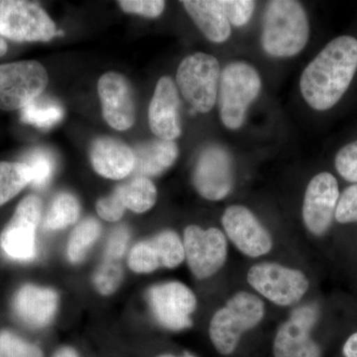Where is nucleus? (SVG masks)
<instances>
[{
    "mask_svg": "<svg viewBox=\"0 0 357 357\" xmlns=\"http://www.w3.org/2000/svg\"><path fill=\"white\" fill-rule=\"evenodd\" d=\"M356 70L357 40L351 36L333 39L303 72V98L312 109H332L351 86Z\"/></svg>",
    "mask_w": 357,
    "mask_h": 357,
    "instance_id": "f257e3e1",
    "label": "nucleus"
},
{
    "mask_svg": "<svg viewBox=\"0 0 357 357\" xmlns=\"http://www.w3.org/2000/svg\"><path fill=\"white\" fill-rule=\"evenodd\" d=\"M310 35L306 10L299 1L273 0L263 18L261 44L268 55L293 57L304 50Z\"/></svg>",
    "mask_w": 357,
    "mask_h": 357,
    "instance_id": "f03ea898",
    "label": "nucleus"
},
{
    "mask_svg": "<svg viewBox=\"0 0 357 357\" xmlns=\"http://www.w3.org/2000/svg\"><path fill=\"white\" fill-rule=\"evenodd\" d=\"M265 316V304L255 294L241 291L213 314L208 333L222 356L234 354L244 333L256 328Z\"/></svg>",
    "mask_w": 357,
    "mask_h": 357,
    "instance_id": "7ed1b4c3",
    "label": "nucleus"
},
{
    "mask_svg": "<svg viewBox=\"0 0 357 357\" xmlns=\"http://www.w3.org/2000/svg\"><path fill=\"white\" fill-rule=\"evenodd\" d=\"M261 77L245 62H232L220 74L218 100L223 126L236 130L243 126L249 107L261 91Z\"/></svg>",
    "mask_w": 357,
    "mask_h": 357,
    "instance_id": "20e7f679",
    "label": "nucleus"
},
{
    "mask_svg": "<svg viewBox=\"0 0 357 357\" xmlns=\"http://www.w3.org/2000/svg\"><path fill=\"white\" fill-rule=\"evenodd\" d=\"M220 66L208 54H192L181 62L177 70V88L192 109L201 114L211 112L218 100Z\"/></svg>",
    "mask_w": 357,
    "mask_h": 357,
    "instance_id": "39448f33",
    "label": "nucleus"
},
{
    "mask_svg": "<svg viewBox=\"0 0 357 357\" xmlns=\"http://www.w3.org/2000/svg\"><path fill=\"white\" fill-rule=\"evenodd\" d=\"M249 285L277 306L298 304L310 287L304 272L275 262H260L248 270Z\"/></svg>",
    "mask_w": 357,
    "mask_h": 357,
    "instance_id": "423d86ee",
    "label": "nucleus"
},
{
    "mask_svg": "<svg viewBox=\"0 0 357 357\" xmlns=\"http://www.w3.org/2000/svg\"><path fill=\"white\" fill-rule=\"evenodd\" d=\"M0 35L16 42H47L57 35V29L38 4L0 0Z\"/></svg>",
    "mask_w": 357,
    "mask_h": 357,
    "instance_id": "0eeeda50",
    "label": "nucleus"
},
{
    "mask_svg": "<svg viewBox=\"0 0 357 357\" xmlns=\"http://www.w3.org/2000/svg\"><path fill=\"white\" fill-rule=\"evenodd\" d=\"M48 74L37 61L0 65V109H22L42 95Z\"/></svg>",
    "mask_w": 357,
    "mask_h": 357,
    "instance_id": "6e6552de",
    "label": "nucleus"
},
{
    "mask_svg": "<svg viewBox=\"0 0 357 357\" xmlns=\"http://www.w3.org/2000/svg\"><path fill=\"white\" fill-rule=\"evenodd\" d=\"M183 246L190 270L201 280L217 274L229 255L227 236L217 227L203 229L190 225L185 229Z\"/></svg>",
    "mask_w": 357,
    "mask_h": 357,
    "instance_id": "1a4fd4ad",
    "label": "nucleus"
},
{
    "mask_svg": "<svg viewBox=\"0 0 357 357\" xmlns=\"http://www.w3.org/2000/svg\"><path fill=\"white\" fill-rule=\"evenodd\" d=\"M319 316L314 303L295 307L275 335L274 357H321V347L312 337Z\"/></svg>",
    "mask_w": 357,
    "mask_h": 357,
    "instance_id": "9d476101",
    "label": "nucleus"
},
{
    "mask_svg": "<svg viewBox=\"0 0 357 357\" xmlns=\"http://www.w3.org/2000/svg\"><path fill=\"white\" fill-rule=\"evenodd\" d=\"M42 215L41 199L34 195L23 199L0 234V246L8 257L29 261L37 255L36 229Z\"/></svg>",
    "mask_w": 357,
    "mask_h": 357,
    "instance_id": "9b49d317",
    "label": "nucleus"
},
{
    "mask_svg": "<svg viewBox=\"0 0 357 357\" xmlns=\"http://www.w3.org/2000/svg\"><path fill=\"white\" fill-rule=\"evenodd\" d=\"M148 303L160 325L171 331L192 326L191 314L197 307V297L180 282L159 284L148 291Z\"/></svg>",
    "mask_w": 357,
    "mask_h": 357,
    "instance_id": "f8f14e48",
    "label": "nucleus"
},
{
    "mask_svg": "<svg viewBox=\"0 0 357 357\" xmlns=\"http://www.w3.org/2000/svg\"><path fill=\"white\" fill-rule=\"evenodd\" d=\"M222 225L225 236L248 257H262L273 248L271 234L246 206H229L223 213Z\"/></svg>",
    "mask_w": 357,
    "mask_h": 357,
    "instance_id": "ddd939ff",
    "label": "nucleus"
},
{
    "mask_svg": "<svg viewBox=\"0 0 357 357\" xmlns=\"http://www.w3.org/2000/svg\"><path fill=\"white\" fill-rule=\"evenodd\" d=\"M192 182L199 194L211 202L222 201L234 189L231 157L225 148L211 145L199 154Z\"/></svg>",
    "mask_w": 357,
    "mask_h": 357,
    "instance_id": "4468645a",
    "label": "nucleus"
},
{
    "mask_svg": "<svg viewBox=\"0 0 357 357\" xmlns=\"http://www.w3.org/2000/svg\"><path fill=\"white\" fill-rule=\"evenodd\" d=\"M340 189L335 176L321 172L310 181L304 202L302 215L305 227L316 236H321L328 232L335 218Z\"/></svg>",
    "mask_w": 357,
    "mask_h": 357,
    "instance_id": "2eb2a0df",
    "label": "nucleus"
},
{
    "mask_svg": "<svg viewBox=\"0 0 357 357\" xmlns=\"http://www.w3.org/2000/svg\"><path fill=\"white\" fill-rule=\"evenodd\" d=\"M185 260L184 246L172 230H164L136 244L128 256V265L136 273H151L160 268L178 267Z\"/></svg>",
    "mask_w": 357,
    "mask_h": 357,
    "instance_id": "dca6fc26",
    "label": "nucleus"
},
{
    "mask_svg": "<svg viewBox=\"0 0 357 357\" xmlns=\"http://www.w3.org/2000/svg\"><path fill=\"white\" fill-rule=\"evenodd\" d=\"M98 95L105 121L116 130H128L135 121L132 89L117 73H107L98 81Z\"/></svg>",
    "mask_w": 357,
    "mask_h": 357,
    "instance_id": "f3484780",
    "label": "nucleus"
},
{
    "mask_svg": "<svg viewBox=\"0 0 357 357\" xmlns=\"http://www.w3.org/2000/svg\"><path fill=\"white\" fill-rule=\"evenodd\" d=\"M180 96L170 77H162L155 88L149 105L148 119L152 132L159 139L174 141L180 137Z\"/></svg>",
    "mask_w": 357,
    "mask_h": 357,
    "instance_id": "a211bd4d",
    "label": "nucleus"
},
{
    "mask_svg": "<svg viewBox=\"0 0 357 357\" xmlns=\"http://www.w3.org/2000/svg\"><path fill=\"white\" fill-rule=\"evenodd\" d=\"M57 306V293L49 288L27 284L14 296L13 310L16 317L33 328L48 325L54 318Z\"/></svg>",
    "mask_w": 357,
    "mask_h": 357,
    "instance_id": "6ab92c4d",
    "label": "nucleus"
},
{
    "mask_svg": "<svg viewBox=\"0 0 357 357\" xmlns=\"http://www.w3.org/2000/svg\"><path fill=\"white\" fill-rule=\"evenodd\" d=\"M91 161L96 172L112 180L128 177L135 167L134 151L126 143L110 137L93 141Z\"/></svg>",
    "mask_w": 357,
    "mask_h": 357,
    "instance_id": "aec40b11",
    "label": "nucleus"
},
{
    "mask_svg": "<svg viewBox=\"0 0 357 357\" xmlns=\"http://www.w3.org/2000/svg\"><path fill=\"white\" fill-rule=\"evenodd\" d=\"M182 4L211 42L220 44L229 38L231 28L223 10L222 0H184Z\"/></svg>",
    "mask_w": 357,
    "mask_h": 357,
    "instance_id": "412c9836",
    "label": "nucleus"
},
{
    "mask_svg": "<svg viewBox=\"0 0 357 357\" xmlns=\"http://www.w3.org/2000/svg\"><path fill=\"white\" fill-rule=\"evenodd\" d=\"M178 155V146L174 141L157 139L143 143L134 152V171L140 177L161 175L174 165Z\"/></svg>",
    "mask_w": 357,
    "mask_h": 357,
    "instance_id": "4be33fe9",
    "label": "nucleus"
},
{
    "mask_svg": "<svg viewBox=\"0 0 357 357\" xmlns=\"http://www.w3.org/2000/svg\"><path fill=\"white\" fill-rule=\"evenodd\" d=\"M114 192L124 208L137 213L149 211L157 201V190L153 182L149 178L140 176L119 185Z\"/></svg>",
    "mask_w": 357,
    "mask_h": 357,
    "instance_id": "5701e85b",
    "label": "nucleus"
},
{
    "mask_svg": "<svg viewBox=\"0 0 357 357\" xmlns=\"http://www.w3.org/2000/svg\"><path fill=\"white\" fill-rule=\"evenodd\" d=\"M20 110V119L23 123L41 129L53 128L64 117V109L60 103L42 96Z\"/></svg>",
    "mask_w": 357,
    "mask_h": 357,
    "instance_id": "b1692460",
    "label": "nucleus"
},
{
    "mask_svg": "<svg viewBox=\"0 0 357 357\" xmlns=\"http://www.w3.org/2000/svg\"><path fill=\"white\" fill-rule=\"evenodd\" d=\"M31 182L28 167L22 162H0V206L8 203Z\"/></svg>",
    "mask_w": 357,
    "mask_h": 357,
    "instance_id": "393cba45",
    "label": "nucleus"
},
{
    "mask_svg": "<svg viewBox=\"0 0 357 357\" xmlns=\"http://www.w3.org/2000/svg\"><path fill=\"white\" fill-rule=\"evenodd\" d=\"M79 217V204L69 192H61L52 202L45 218L44 227L48 230H60L74 225Z\"/></svg>",
    "mask_w": 357,
    "mask_h": 357,
    "instance_id": "a878e982",
    "label": "nucleus"
},
{
    "mask_svg": "<svg viewBox=\"0 0 357 357\" xmlns=\"http://www.w3.org/2000/svg\"><path fill=\"white\" fill-rule=\"evenodd\" d=\"M100 234V225L95 218H88L73 230L68 243V257L72 263L84 259Z\"/></svg>",
    "mask_w": 357,
    "mask_h": 357,
    "instance_id": "bb28decb",
    "label": "nucleus"
},
{
    "mask_svg": "<svg viewBox=\"0 0 357 357\" xmlns=\"http://www.w3.org/2000/svg\"><path fill=\"white\" fill-rule=\"evenodd\" d=\"M22 163L28 167L31 182L30 185L37 189L46 187L55 171L54 155L44 148H34L23 156Z\"/></svg>",
    "mask_w": 357,
    "mask_h": 357,
    "instance_id": "cd10ccee",
    "label": "nucleus"
},
{
    "mask_svg": "<svg viewBox=\"0 0 357 357\" xmlns=\"http://www.w3.org/2000/svg\"><path fill=\"white\" fill-rule=\"evenodd\" d=\"M122 278H123V269H122L121 261L105 258V261L96 270L93 276V284L98 293L109 296L119 289Z\"/></svg>",
    "mask_w": 357,
    "mask_h": 357,
    "instance_id": "c85d7f7f",
    "label": "nucleus"
},
{
    "mask_svg": "<svg viewBox=\"0 0 357 357\" xmlns=\"http://www.w3.org/2000/svg\"><path fill=\"white\" fill-rule=\"evenodd\" d=\"M0 357H43V352L37 345L3 331L0 332Z\"/></svg>",
    "mask_w": 357,
    "mask_h": 357,
    "instance_id": "c756f323",
    "label": "nucleus"
},
{
    "mask_svg": "<svg viewBox=\"0 0 357 357\" xmlns=\"http://www.w3.org/2000/svg\"><path fill=\"white\" fill-rule=\"evenodd\" d=\"M335 165L344 180L357 184V140L345 145L337 152Z\"/></svg>",
    "mask_w": 357,
    "mask_h": 357,
    "instance_id": "7c9ffc66",
    "label": "nucleus"
},
{
    "mask_svg": "<svg viewBox=\"0 0 357 357\" xmlns=\"http://www.w3.org/2000/svg\"><path fill=\"white\" fill-rule=\"evenodd\" d=\"M222 4L230 24L243 27L250 20L256 3L251 0H222Z\"/></svg>",
    "mask_w": 357,
    "mask_h": 357,
    "instance_id": "2f4dec72",
    "label": "nucleus"
},
{
    "mask_svg": "<svg viewBox=\"0 0 357 357\" xmlns=\"http://www.w3.org/2000/svg\"><path fill=\"white\" fill-rule=\"evenodd\" d=\"M335 218L340 223L357 222V184L347 188L340 195Z\"/></svg>",
    "mask_w": 357,
    "mask_h": 357,
    "instance_id": "473e14b6",
    "label": "nucleus"
},
{
    "mask_svg": "<svg viewBox=\"0 0 357 357\" xmlns=\"http://www.w3.org/2000/svg\"><path fill=\"white\" fill-rule=\"evenodd\" d=\"M119 4L126 13L149 18L158 17L165 9V1L162 0H121Z\"/></svg>",
    "mask_w": 357,
    "mask_h": 357,
    "instance_id": "72a5a7b5",
    "label": "nucleus"
},
{
    "mask_svg": "<svg viewBox=\"0 0 357 357\" xmlns=\"http://www.w3.org/2000/svg\"><path fill=\"white\" fill-rule=\"evenodd\" d=\"M129 230L128 227H119L112 231L105 249V257L107 259L121 261L122 256L126 255L129 241Z\"/></svg>",
    "mask_w": 357,
    "mask_h": 357,
    "instance_id": "f704fd0d",
    "label": "nucleus"
},
{
    "mask_svg": "<svg viewBox=\"0 0 357 357\" xmlns=\"http://www.w3.org/2000/svg\"><path fill=\"white\" fill-rule=\"evenodd\" d=\"M124 211H126V208L114 192H112L109 197L100 199L96 203V211H98V215L107 222H114L121 220Z\"/></svg>",
    "mask_w": 357,
    "mask_h": 357,
    "instance_id": "c9c22d12",
    "label": "nucleus"
},
{
    "mask_svg": "<svg viewBox=\"0 0 357 357\" xmlns=\"http://www.w3.org/2000/svg\"><path fill=\"white\" fill-rule=\"evenodd\" d=\"M344 357H357V333L347 338L342 349Z\"/></svg>",
    "mask_w": 357,
    "mask_h": 357,
    "instance_id": "e433bc0d",
    "label": "nucleus"
},
{
    "mask_svg": "<svg viewBox=\"0 0 357 357\" xmlns=\"http://www.w3.org/2000/svg\"><path fill=\"white\" fill-rule=\"evenodd\" d=\"M53 357H79L77 354L74 349L70 347H63V349H59Z\"/></svg>",
    "mask_w": 357,
    "mask_h": 357,
    "instance_id": "4c0bfd02",
    "label": "nucleus"
},
{
    "mask_svg": "<svg viewBox=\"0 0 357 357\" xmlns=\"http://www.w3.org/2000/svg\"><path fill=\"white\" fill-rule=\"evenodd\" d=\"M7 49H8V46H7L6 42L0 37V57L6 55Z\"/></svg>",
    "mask_w": 357,
    "mask_h": 357,
    "instance_id": "58836bf2",
    "label": "nucleus"
},
{
    "mask_svg": "<svg viewBox=\"0 0 357 357\" xmlns=\"http://www.w3.org/2000/svg\"><path fill=\"white\" fill-rule=\"evenodd\" d=\"M157 357H197V356H192V354H185L181 356H173V354H162V356H159Z\"/></svg>",
    "mask_w": 357,
    "mask_h": 357,
    "instance_id": "ea45409f",
    "label": "nucleus"
}]
</instances>
